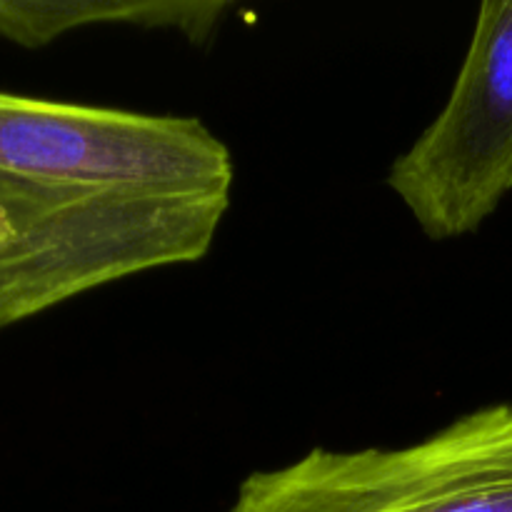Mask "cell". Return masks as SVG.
<instances>
[{
	"label": "cell",
	"mask_w": 512,
	"mask_h": 512,
	"mask_svg": "<svg viewBox=\"0 0 512 512\" xmlns=\"http://www.w3.org/2000/svg\"><path fill=\"white\" fill-rule=\"evenodd\" d=\"M230 198L0 173V328L103 285L198 263Z\"/></svg>",
	"instance_id": "6da1fadb"
},
{
	"label": "cell",
	"mask_w": 512,
	"mask_h": 512,
	"mask_svg": "<svg viewBox=\"0 0 512 512\" xmlns=\"http://www.w3.org/2000/svg\"><path fill=\"white\" fill-rule=\"evenodd\" d=\"M225 512H512V403L403 448H315L248 475Z\"/></svg>",
	"instance_id": "7a4b0ae2"
},
{
	"label": "cell",
	"mask_w": 512,
	"mask_h": 512,
	"mask_svg": "<svg viewBox=\"0 0 512 512\" xmlns=\"http://www.w3.org/2000/svg\"><path fill=\"white\" fill-rule=\"evenodd\" d=\"M0 173L230 198V148L190 115L0 93Z\"/></svg>",
	"instance_id": "3957f363"
},
{
	"label": "cell",
	"mask_w": 512,
	"mask_h": 512,
	"mask_svg": "<svg viewBox=\"0 0 512 512\" xmlns=\"http://www.w3.org/2000/svg\"><path fill=\"white\" fill-rule=\"evenodd\" d=\"M430 240L475 233L512 190V0H485L453 90L385 178Z\"/></svg>",
	"instance_id": "277c9868"
},
{
	"label": "cell",
	"mask_w": 512,
	"mask_h": 512,
	"mask_svg": "<svg viewBox=\"0 0 512 512\" xmlns=\"http://www.w3.org/2000/svg\"><path fill=\"white\" fill-rule=\"evenodd\" d=\"M228 3L178 0H0V38L40 48L90 25L173 30L190 43L213 38Z\"/></svg>",
	"instance_id": "5b68a950"
}]
</instances>
